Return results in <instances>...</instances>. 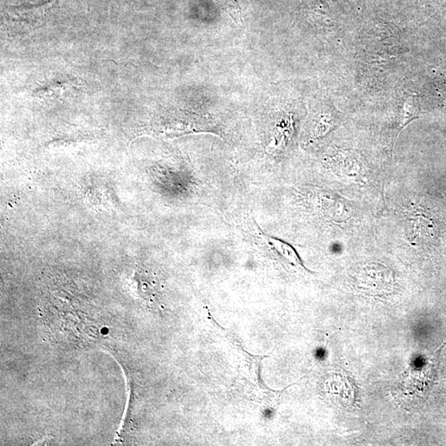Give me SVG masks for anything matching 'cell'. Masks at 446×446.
Returning a JSON list of instances; mask_svg holds the SVG:
<instances>
[{
    "label": "cell",
    "instance_id": "obj_1",
    "mask_svg": "<svg viewBox=\"0 0 446 446\" xmlns=\"http://www.w3.org/2000/svg\"><path fill=\"white\" fill-rule=\"evenodd\" d=\"M52 3L34 7H15L8 10L7 16L10 23H18L24 28L38 27L44 22L48 10Z\"/></svg>",
    "mask_w": 446,
    "mask_h": 446
},
{
    "label": "cell",
    "instance_id": "obj_2",
    "mask_svg": "<svg viewBox=\"0 0 446 446\" xmlns=\"http://www.w3.org/2000/svg\"><path fill=\"white\" fill-rule=\"evenodd\" d=\"M258 229L259 235L261 236L263 244L269 246L270 250H274L275 253L290 263L291 266L296 268H302L303 269L302 262L300 261L298 255L296 253L293 247L287 244V243L279 240V239L267 236L261 231H259L261 229L259 228Z\"/></svg>",
    "mask_w": 446,
    "mask_h": 446
}]
</instances>
